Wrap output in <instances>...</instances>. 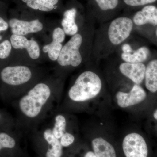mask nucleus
<instances>
[{
	"mask_svg": "<svg viewBox=\"0 0 157 157\" xmlns=\"http://www.w3.org/2000/svg\"><path fill=\"white\" fill-rule=\"evenodd\" d=\"M106 87L105 78L98 64L89 62L72 79L61 111L65 112L75 108L83 109L101 97Z\"/></svg>",
	"mask_w": 157,
	"mask_h": 157,
	"instance_id": "obj_2",
	"label": "nucleus"
},
{
	"mask_svg": "<svg viewBox=\"0 0 157 157\" xmlns=\"http://www.w3.org/2000/svg\"><path fill=\"white\" fill-rule=\"evenodd\" d=\"M77 17L78 11L75 7L67 9L63 12L61 24L67 36H74L78 33L79 29L84 24L86 19L78 20Z\"/></svg>",
	"mask_w": 157,
	"mask_h": 157,
	"instance_id": "obj_12",
	"label": "nucleus"
},
{
	"mask_svg": "<svg viewBox=\"0 0 157 157\" xmlns=\"http://www.w3.org/2000/svg\"><path fill=\"white\" fill-rule=\"evenodd\" d=\"M84 157H97L94 152L92 151H88L85 155Z\"/></svg>",
	"mask_w": 157,
	"mask_h": 157,
	"instance_id": "obj_27",
	"label": "nucleus"
},
{
	"mask_svg": "<svg viewBox=\"0 0 157 157\" xmlns=\"http://www.w3.org/2000/svg\"><path fill=\"white\" fill-rule=\"evenodd\" d=\"M9 29L11 34L26 36L39 34L45 31L48 25L45 21L39 17L25 19L12 11L8 17Z\"/></svg>",
	"mask_w": 157,
	"mask_h": 157,
	"instance_id": "obj_6",
	"label": "nucleus"
},
{
	"mask_svg": "<svg viewBox=\"0 0 157 157\" xmlns=\"http://www.w3.org/2000/svg\"><path fill=\"white\" fill-rule=\"evenodd\" d=\"M12 51L9 36L0 41V69L9 65Z\"/></svg>",
	"mask_w": 157,
	"mask_h": 157,
	"instance_id": "obj_20",
	"label": "nucleus"
},
{
	"mask_svg": "<svg viewBox=\"0 0 157 157\" xmlns=\"http://www.w3.org/2000/svg\"><path fill=\"white\" fill-rule=\"evenodd\" d=\"M115 98L118 107L126 109L144 102L147 98V93L140 85L134 84L128 91H118L116 93Z\"/></svg>",
	"mask_w": 157,
	"mask_h": 157,
	"instance_id": "obj_9",
	"label": "nucleus"
},
{
	"mask_svg": "<svg viewBox=\"0 0 157 157\" xmlns=\"http://www.w3.org/2000/svg\"><path fill=\"white\" fill-rule=\"evenodd\" d=\"M2 4H3L2 3L0 2V6H1V5H2Z\"/></svg>",
	"mask_w": 157,
	"mask_h": 157,
	"instance_id": "obj_30",
	"label": "nucleus"
},
{
	"mask_svg": "<svg viewBox=\"0 0 157 157\" xmlns=\"http://www.w3.org/2000/svg\"><path fill=\"white\" fill-rule=\"evenodd\" d=\"M66 35L61 27L53 29L52 35L51 42L46 44L42 48V51L47 53L48 58L52 61L56 62L63 48V43L64 42Z\"/></svg>",
	"mask_w": 157,
	"mask_h": 157,
	"instance_id": "obj_11",
	"label": "nucleus"
},
{
	"mask_svg": "<svg viewBox=\"0 0 157 157\" xmlns=\"http://www.w3.org/2000/svg\"><path fill=\"white\" fill-rule=\"evenodd\" d=\"M134 30L131 17H117L96 29L90 61L98 64L108 59L131 36Z\"/></svg>",
	"mask_w": 157,
	"mask_h": 157,
	"instance_id": "obj_4",
	"label": "nucleus"
},
{
	"mask_svg": "<svg viewBox=\"0 0 157 157\" xmlns=\"http://www.w3.org/2000/svg\"><path fill=\"white\" fill-rule=\"evenodd\" d=\"M92 146L97 157H117L115 148L112 144L103 136L94 137L91 141Z\"/></svg>",
	"mask_w": 157,
	"mask_h": 157,
	"instance_id": "obj_14",
	"label": "nucleus"
},
{
	"mask_svg": "<svg viewBox=\"0 0 157 157\" xmlns=\"http://www.w3.org/2000/svg\"><path fill=\"white\" fill-rule=\"evenodd\" d=\"M72 130L65 133L59 139L60 142L63 147H67L74 143L75 136Z\"/></svg>",
	"mask_w": 157,
	"mask_h": 157,
	"instance_id": "obj_25",
	"label": "nucleus"
},
{
	"mask_svg": "<svg viewBox=\"0 0 157 157\" xmlns=\"http://www.w3.org/2000/svg\"><path fill=\"white\" fill-rule=\"evenodd\" d=\"M152 117L154 119L157 121V108L155 109L152 113Z\"/></svg>",
	"mask_w": 157,
	"mask_h": 157,
	"instance_id": "obj_28",
	"label": "nucleus"
},
{
	"mask_svg": "<svg viewBox=\"0 0 157 157\" xmlns=\"http://www.w3.org/2000/svg\"><path fill=\"white\" fill-rule=\"evenodd\" d=\"M40 132L49 145L45 154L46 157H61L63 154V147L60 140L53 135L51 127L44 128Z\"/></svg>",
	"mask_w": 157,
	"mask_h": 157,
	"instance_id": "obj_15",
	"label": "nucleus"
},
{
	"mask_svg": "<svg viewBox=\"0 0 157 157\" xmlns=\"http://www.w3.org/2000/svg\"><path fill=\"white\" fill-rule=\"evenodd\" d=\"M157 0H123L127 6L130 7L145 6L155 2Z\"/></svg>",
	"mask_w": 157,
	"mask_h": 157,
	"instance_id": "obj_26",
	"label": "nucleus"
},
{
	"mask_svg": "<svg viewBox=\"0 0 157 157\" xmlns=\"http://www.w3.org/2000/svg\"><path fill=\"white\" fill-rule=\"evenodd\" d=\"M56 112L54 113L52 126V133L57 139H59L67 132L71 131L68 115L65 112Z\"/></svg>",
	"mask_w": 157,
	"mask_h": 157,
	"instance_id": "obj_17",
	"label": "nucleus"
},
{
	"mask_svg": "<svg viewBox=\"0 0 157 157\" xmlns=\"http://www.w3.org/2000/svg\"><path fill=\"white\" fill-rule=\"evenodd\" d=\"M94 22L92 17L86 18L78 33L63 45L56 62L55 75L64 78L90 61L96 30Z\"/></svg>",
	"mask_w": 157,
	"mask_h": 157,
	"instance_id": "obj_3",
	"label": "nucleus"
},
{
	"mask_svg": "<svg viewBox=\"0 0 157 157\" xmlns=\"http://www.w3.org/2000/svg\"><path fill=\"white\" fill-rule=\"evenodd\" d=\"M156 35L157 37V28L156 29Z\"/></svg>",
	"mask_w": 157,
	"mask_h": 157,
	"instance_id": "obj_29",
	"label": "nucleus"
},
{
	"mask_svg": "<svg viewBox=\"0 0 157 157\" xmlns=\"http://www.w3.org/2000/svg\"><path fill=\"white\" fill-rule=\"evenodd\" d=\"M16 121L9 113L0 109V132L17 130Z\"/></svg>",
	"mask_w": 157,
	"mask_h": 157,
	"instance_id": "obj_22",
	"label": "nucleus"
},
{
	"mask_svg": "<svg viewBox=\"0 0 157 157\" xmlns=\"http://www.w3.org/2000/svg\"><path fill=\"white\" fill-rule=\"evenodd\" d=\"M149 49L146 46L133 49L130 53L121 52L119 58L124 62L131 63H144L150 55Z\"/></svg>",
	"mask_w": 157,
	"mask_h": 157,
	"instance_id": "obj_19",
	"label": "nucleus"
},
{
	"mask_svg": "<svg viewBox=\"0 0 157 157\" xmlns=\"http://www.w3.org/2000/svg\"><path fill=\"white\" fill-rule=\"evenodd\" d=\"M9 39L12 50L17 51L25 49L29 58L33 60L39 59L41 56V48L39 43L33 39H29L27 37L11 34Z\"/></svg>",
	"mask_w": 157,
	"mask_h": 157,
	"instance_id": "obj_10",
	"label": "nucleus"
},
{
	"mask_svg": "<svg viewBox=\"0 0 157 157\" xmlns=\"http://www.w3.org/2000/svg\"><path fill=\"white\" fill-rule=\"evenodd\" d=\"M135 27H139L146 25L153 26H157V7L153 5L144 6L140 11H137L132 17Z\"/></svg>",
	"mask_w": 157,
	"mask_h": 157,
	"instance_id": "obj_13",
	"label": "nucleus"
},
{
	"mask_svg": "<svg viewBox=\"0 0 157 157\" xmlns=\"http://www.w3.org/2000/svg\"><path fill=\"white\" fill-rule=\"evenodd\" d=\"M9 29V20L6 12V7L0 6V33H6Z\"/></svg>",
	"mask_w": 157,
	"mask_h": 157,
	"instance_id": "obj_24",
	"label": "nucleus"
},
{
	"mask_svg": "<svg viewBox=\"0 0 157 157\" xmlns=\"http://www.w3.org/2000/svg\"><path fill=\"white\" fill-rule=\"evenodd\" d=\"M142 133L132 131L127 133L122 141L123 151L126 157H148V144Z\"/></svg>",
	"mask_w": 157,
	"mask_h": 157,
	"instance_id": "obj_8",
	"label": "nucleus"
},
{
	"mask_svg": "<svg viewBox=\"0 0 157 157\" xmlns=\"http://www.w3.org/2000/svg\"><path fill=\"white\" fill-rule=\"evenodd\" d=\"M144 81L145 88L150 93L157 92V59L151 60L146 66Z\"/></svg>",
	"mask_w": 157,
	"mask_h": 157,
	"instance_id": "obj_18",
	"label": "nucleus"
},
{
	"mask_svg": "<svg viewBox=\"0 0 157 157\" xmlns=\"http://www.w3.org/2000/svg\"><path fill=\"white\" fill-rule=\"evenodd\" d=\"M64 78L54 75L40 80L11 103L16 109L18 128L35 130L58 109Z\"/></svg>",
	"mask_w": 157,
	"mask_h": 157,
	"instance_id": "obj_1",
	"label": "nucleus"
},
{
	"mask_svg": "<svg viewBox=\"0 0 157 157\" xmlns=\"http://www.w3.org/2000/svg\"><path fill=\"white\" fill-rule=\"evenodd\" d=\"M98 10L103 13L114 11L119 6V0H94Z\"/></svg>",
	"mask_w": 157,
	"mask_h": 157,
	"instance_id": "obj_23",
	"label": "nucleus"
},
{
	"mask_svg": "<svg viewBox=\"0 0 157 157\" xmlns=\"http://www.w3.org/2000/svg\"></svg>",
	"mask_w": 157,
	"mask_h": 157,
	"instance_id": "obj_32",
	"label": "nucleus"
},
{
	"mask_svg": "<svg viewBox=\"0 0 157 157\" xmlns=\"http://www.w3.org/2000/svg\"><path fill=\"white\" fill-rule=\"evenodd\" d=\"M109 67L120 76V80L140 85L144 80L146 65L144 63H128L119 57L110 62Z\"/></svg>",
	"mask_w": 157,
	"mask_h": 157,
	"instance_id": "obj_7",
	"label": "nucleus"
},
{
	"mask_svg": "<svg viewBox=\"0 0 157 157\" xmlns=\"http://www.w3.org/2000/svg\"><path fill=\"white\" fill-rule=\"evenodd\" d=\"M17 130L0 132V152L4 149H12L17 144L15 134Z\"/></svg>",
	"mask_w": 157,
	"mask_h": 157,
	"instance_id": "obj_21",
	"label": "nucleus"
},
{
	"mask_svg": "<svg viewBox=\"0 0 157 157\" xmlns=\"http://www.w3.org/2000/svg\"><path fill=\"white\" fill-rule=\"evenodd\" d=\"M30 10L42 12H49L56 10L60 0H15Z\"/></svg>",
	"mask_w": 157,
	"mask_h": 157,
	"instance_id": "obj_16",
	"label": "nucleus"
},
{
	"mask_svg": "<svg viewBox=\"0 0 157 157\" xmlns=\"http://www.w3.org/2000/svg\"><path fill=\"white\" fill-rule=\"evenodd\" d=\"M46 76L36 65H9L0 69V97L12 103Z\"/></svg>",
	"mask_w": 157,
	"mask_h": 157,
	"instance_id": "obj_5",
	"label": "nucleus"
},
{
	"mask_svg": "<svg viewBox=\"0 0 157 157\" xmlns=\"http://www.w3.org/2000/svg\"><path fill=\"white\" fill-rule=\"evenodd\" d=\"M1 34H2V33H0V36H1Z\"/></svg>",
	"mask_w": 157,
	"mask_h": 157,
	"instance_id": "obj_31",
	"label": "nucleus"
}]
</instances>
